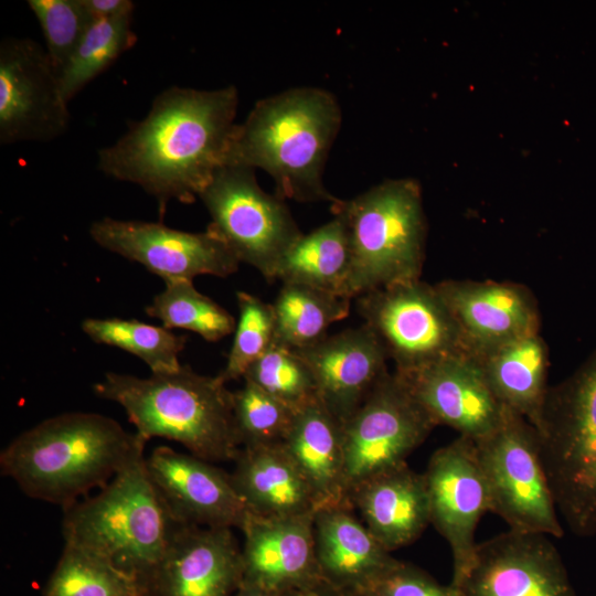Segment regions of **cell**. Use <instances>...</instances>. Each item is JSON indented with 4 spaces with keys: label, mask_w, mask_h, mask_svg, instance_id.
Segmentation results:
<instances>
[{
    "label": "cell",
    "mask_w": 596,
    "mask_h": 596,
    "mask_svg": "<svg viewBox=\"0 0 596 596\" xmlns=\"http://www.w3.org/2000/svg\"><path fill=\"white\" fill-rule=\"evenodd\" d=\"M164 285L166 288L145 309L164 328L190 330L209 342H216L235 330L233 316L198 291L192 280H170Z\"/></svg>",
    "instance_id": "cell-31"
},
{
    "label": "cell",
    "mask_w": 596,
    "mask_h": 596,
    "mask_svg": "<svg viewBox=\"0 0 596 596\" xmlns=\"http://www.w3.org/2000/svg\"><path fill=\"white\" fill-rule=\"evenodd\" d=\"M299 592V590H298ZM295 593H278L255 587H240L233 596H294Z\"/></svg>",
    "instance_id": "cell-40"
},
{
    "label": "cell",
    "mask_w": 596,
    "mask_h": 596,
    "mask_svg": "<svg viewBox=\"0 0 596 596\" xmlns=\"http://www.w3.org/2000/svg\"><path fill=\"white\" fill-rule=\"evenodd\" d=\"M241 582V547L231 528L179 524L142 586L145 596H233Z\"/></svg>",
    "instance_id": "cell-16"
},
{
    "label": "cell",
    "mask_w": 596,
    "mask_h": 596,
    "mask_svg": "<svg viewBox=\"0 0 596 596\" xmlns=\"http://www.w3.org/2000/svg\"><path fill=\"white\" fill-rule=\"evenodd\" d=\"M312 518L248 513L241 529L244 544L240 587L295 593L322 579L315 555Z\"/></svg>",
    "instance_id": "cell-20"
},
{
    "label": "cell",
    "mask_w": 596,
    "mask_h": 596,
    "mask_svg": "<svg viewBox=\"0 0 596 596\" xmlns=\"http://www.w3.org/2000/svg\"><path fill=\"white\" fill-rule=\"evenodd\" d=\"M207 225L237 257L274 281L276 269L302 235L284 199L265 192L255 169L240 164L219 168L199 194Z\"/></svg>",
    "instance_id": "cell-9"
},
{
    "label": "cell",
    "mask_w": 596,
    "mask_h": 596,
    "mask_svg": "<svg viewBox=\"0 0 596 596\" xmlns=\"http://www.w3.org/2000/svg\"><path fill=\"white\" fill-rule=\"evenodd\" d=\"M89 234L102 247L137 262L163 281L193 280L199 275L227 277L240 260L212 230L191 233L162 223L104 217Z\"/></svg>",
    "instance_id": "cell-14"
},
{
    "label": "cell",
    "mask_w": 596,
    "mask_h": 596,
    "mask_svg": "<svg viewBox=\"0 0 596 596\" xmlns=\"http://www.w3.org/2000/svg\"><path fill=\"white\" fill-rule=\"evenodd\" d=\"M341 121L337 98L323 88L295 87L272 95L235 125L225 164L263 169L284 200L334 204L339 200L326 189L322 175Z\"/></svg>",
    "instance_id": "cell-3"
},
{
    "label": "cell",
    "mask_w": 596,
    "mask_h": 596,
    "mask_svg": "<svg viewBox=\"0 0 596 596\" xmlns=\"http://www.w3.org/2000/svg\"><path fill=\"white\" fill-rule=\"evenodd\" d=\"M309 365L319 401L343 424L389 372V354L366 324L296 350Z\"/></svg>",
    "instance_id": "cell-21"
},
{
    "label": "cell",
    "mask_w": 596,
    "mask_h": 596,
    "mask_svg": "<svg viewBox=\"0 0 596 596\" xmlns=\"http://www.w3.org/2000/svg\"><path fill=\"white\" fill-rule=\"evenodd\" d=\"M473 358L500 404L538 430L550 389L549 350L540 333L520 337Z\"/></svg>",
    "instance_id": "cell-26"
},
{
    "label": "cell",
    "mask_w": 596,
    "mask_h": 596,
    "mask_svg": "<svg viewBox=\"0 0 596 596\" xmlns=\"http://www.w3.org/2000/svg\"><path fill=\"white\" fill-rule=\"evenodd\" d=\"M490 512L510 530L562 538L563 525L543 467L536 429L504 407L499 425L475 441Z\"/></svg>",
    "instance_id": "cell-8"
},
{
    "label": "cell",
    "mask_w": 596,
    "mask_h": 596,
    "mask_svg": "<svg viewBox=\"0 0 596 596\" xmlns=\"http://www.w3.org/2000/svg\"><path fill=\"white\" fill-rule=\"evenodd\" d=\"M63 512L65 544L105 560L141 584L181 524L149 476L145 449L136 453L97 493Z\"/></svg>",
    "instance_id": "cell-5"
},
{
    "label": "cell",
    "mask_w": 596,
    "mask_h": 596,
    "mask_svg": "<svg viewBox=\"0 0 596 596\" xmlns=\"http://www.w3.org/2000/svg\"><path fill=\"white\" fill-rule=\"evenodd\" d=\"M467 596H575L550 536L509 530L478 543Z\"/></svg>",
    "instance_id": "cell-15"
},
{
    "label": "cell",
    "mask_w": 596,
    "mask_h": 596,
    "mask_svg": "<svg viewBox=\"0 0 596 596\" xmlns=\"http://www.w3.org/2000/svg\"><path fill=\"white\" fill-rule=\"evenodd\" d=\"M234 461L231 479L251 514L299 518L316 512L313 494L281 444L241 448Z\"/></svg>",
    "instance_id": "cell-25"
},
{
    "label": "cell",
    "mask_w": 596,
    "mask_h": 596,
    "mask_svg": "<svg viewBox=\"0 0 596 596\" xmlns=\"http://www.w3.org/2000/svg\"><path fill=\"white\" fill-rule=\"evenodd\" d=\"M436 427L394 372H387L342 424L348 496L361 482L406 464Z\"/></svg>",
    "instance_id": "cell-11"
},
{
    "label": "cell",
    "mask_w": 596,
    "mask_h": 596,
    "mask_svg": "<svg viewBox=\"0 0 596 596\" xmlns=\"http://www.w3.org/2000/svg\"><path fill=\"white\" fill-rule=\"evenodd\" d=\"M43 596H145L141 582L105 560L64 544Z\"/></svg>",
    "instance_id": "cell-29"
},
{
    "label": "cell",
    "mask_w": 596,
    "mask_h": 596,
    "mask_svg": "<svg viewBox=\"0 0 596 596\" xmlns=\"http://www.w3.org/2000/svg\"><path fill=\"white\" fill-rule=\"evenodd\" d=\"M423 476L430 523L451 550L450 584L461 588L475 561L478 523L490 511L489 490L475 441L458 436L440 447L432 455Z\"/></svg>",
    "instance_id": "cell-12"
},
{
    "label": "cell",
    "mask_w": 596,
    "mask_h": 596,
    "mask_svg": "<svg viewBox=\"0 0 596 596\" xmlns=\"http://www.w3.org/2000/svg\"><path fill=\"white\" fill-rule=\"evenodd\" d=\"M146 443L108 416L63 413L8 444L0 453V471L28 497L65 511L104 488Z\"/></svg>",
    "instance_id": "cell-2"
},
{
    "label": "cell",
    "mask_w": 596,
    "mask_h": 596,
    "mask_svg": "<svg viewBox=\"0 0 596 596\" xmlns=\"http://www.w3.org/2000/svg\"><path fill=\"white\" fill-rule=\"evenodd\" d=\"M82 329L94 342L117 347L142 360L152 373L173 372L181 368L179 354L187 336L138 320L88 318Z\"/></svg>",
    "instance_id": "cell-30"
},
{
    "label": "cell",
    "mask_w": 596,
    "mask_h": 596,
    "mask_svg": "<svg viewBox=\"0 0 596 596\" xmlns=\"http://www.w3.org/2000/svg\"><path fill=\"white\" fill-rule=\"evenodd\" d=\"M94 393L119 404L146 441L161 437L210 462L234 460L240 451L233 421V392L216 376L181 365L149 377L108 372Z\"/></svg>",
    "instance_id": "cell-4"
},
{
    "label": "cell",
    "mask_w": 596,
    "mask_h": 596,
    "mask_svg": "<svg viewBox=\"0 0 596 596\" xmlns=\"http://www.w3.org/2000/svg\"><path fill=\"white\" fill-rule=\"evenodd\" d=\"M249 381L294 412L318 398L312 372L300 354L274 342L246 371Z\"/></svg>",
    "instance_id": "cell-33"
},
{
    "label": "cell",
    "mask_w": 596,
    "mask_h": 596,
    "mask_svg": "<svg viewBox=\"0 0 596 596\" xmlns=\"http://www.w3.org/2000/svg\"><path fill=\"white\" fill-rule=\"evenodd\" d=\"M238 320L226 364L217 375L225 384L244 377L248 368L275 342L273 305L245 291L236 294Z\"/></svg>",
    "instance_id": "cell-35"
},
{
    "label": "cell",
    "mask_w": 596,
    "mask_h": 596,
    "mask_svg": "<svg viewBox=\"0 0 596 596\" xmlns=\"http://www.w3.org/2000/svg\"><path fill=\"white\" fill-rule=\"evenodd\" d=\"M281 445L307 481L317 510L352 507L345 486L342 424L319 398L295 412Z\"/></svg>",
    "instance_id": "cell-24"
},
{
    "label": "cell",
    "mask_w": 596,
    "mask_h": 596,
    "mask_svg": "<svg viewBox=\"0 0 596 596\" xmlns=\"http://www.w3.org/2000/svg\"><path fill=\"white\" fill-rule=\"evenodd\" d=\"M294 596H352L344 593L323 579L318 581L313 585L297 592Z\"/></svg>",
    "instance_id": "cell-39"
},
{
    "label": "cell",
    "mask_w": 596,
    "mask_h": 596,
    "mask_svg": "<svg viewBox=\"0 0 596 596\" xmlns=\"http://www.w3.org/2000/svg\"><path fill=\"white\" fill-rule=\"evenodd\" d=\"M46 43V53L58 78L87 30L95 21L83 0H29Z\"/></svg>",
    "instance_id": "cell-36"
},
{
    "label": "cell",
    "mask_w": 596,
    "mask_h": 596,
    "mask_svg": "<svg viewBox=\"0 0 596 596\" xmlns=\"http://www.w3.org/2000/svg\"><path fill=\"white\" fill-rule=\"evenodd\" d=\"M350 501L368 530L390 552L414 542L430 523L424 476L407 462L361 482L352 490Z\"/></svg>",
    "instance_id": "cell-23"
},
{
    "label": "cell",
    "mask_w": 596,
    "mask_h": 596,
    "mask_svg": "<svg viewBox=\"0 0 596 596\" xmlns=\"http://www.w3.org/2000/svg\"><path fill=\"white\" fill-rule=\"evenodd\" d=\"M356 298L358 312L395 362V372L406 373L449 355L469 354L435 286L409 280Z\"/></svg>",
    "instance_id": "cell-10"
},
{
    "label": "cell",
    "mask_w": 596,
    "mask_h": 596,
    "mask_svg": "<svg viewBox=\"0 0 596 596\" xmlns=\"http://www.w3.org/2000/svg\"><path fill=\"white\" fill-rule=\"evenodd\" d=\"M131 20L132 13H127L92 23L60 77L67 103L136 43Z\"/></svg>",
    "instance_id": "cell-32"
},
{
    "label": "cell",
    "mask_w": 596,
    "mask_h": 596,
    "mask_svg": "<svg viewBox=\"0 0 596 596\" xmlns=\"http://www.w3.org/2000/svg\"><path fill=\"white\" fill-rule=\"evenodd\" d=\"M237 104L232 85L170 87L142 120L99 151L98 167L113 179L141 187L157 200L161 215L170 200L192 203L225 164Z\"/></svg>",
    "instance_id": "cell-1"
},
{
    "label": "cell",
    "mask_w": 596,
    "mask_h": 596,
    "mask_svg": "<svg viewBox=\"0 0 596 596\" xmlns=\"http://www.w3.org/2000/svg\"><path fill=\"white\" fill-rule=\"evenodd\" d=\"M342 215L351 248L347 296L351 299L421 277L426 222L419 184L386 180L358 196L332 204Z\"/></svg>",
    "instance_id": "cell-6"
},
{
    "label": "cell",
    "mask_w": 596,
    "mask_h": 596,
    "mask_svg": "<svg viewBox=\"0 0 596 596\" xmlns=\"http://www.w3.org/2000/svg\"><path fill=\"white\" fill-rule=\"evenodd\" d=\"M95 20L132 13L135 4L130 0H83Z\"/></svg>",
    "instance_id": "cell-38"
},
{
    "label": "cell",
    "mask_w": 596,
    "mask_h": 596,
    "mask_svg": "<svg viewBox=\"0 0 596 596\" xmlns=\"http://www.w3.org/2000/svg\"><path fill=\"white\" fill-rule=\"evenodd\" d=\"M60 78L46 50L31 39L0 44V142L50 141L70 125Z\"/></svg>",
    "instance_id": "cell-13"
},
{
    "label": "cell",
    "mask_w": 596,
    "mask_h": 596,
    "mask_svg": "<svg viewBox=\"0 0 596 596\" xmlns=\"http://www.w3.org/2000/svg\"><path fill=\"white\" fill-rule=\"evenodd\" d=\"M353 510L344 505L320 508L312 518L319 575L350 595L362 592L398 563Z\"/></svg>",
    "instance_id": "cell-22"
},
{
    "label": "cell",
    "mask_w": 596,
    "mask_h": 596,
    "mask_svg": "<svg viewBox=\"0 0 596 596\" xmlns=\"http://www.w3.org/2000/svg\"><path fill=\"white\" fill-rule=\"evenodd\" d=\"M352 596H467L462 588L441 585L415 565L401 562Z\"/></svg>",
    "instance_id": "cell-37"
},
{
    "label": "cell",
    "mask_w": 596,
    "mask_h": 596,
    "mask_svg": "<svg viewBox=\"0 0 596 596\" xmlns=\"http://www.w3.org/2000/svg\"><path fill=\"white\" fill-rule=\"evenodd\" d=\"M435 425L477 441L500 423L504 406L489 387L479 362L454 354L406 373L396 372Z\"/></svg>",
    "instance_id": "cell-17"
},
{
    "label": "cell",
    "mask_w": 596,
    "mask_h": 596,
    "mask_svg": "<svg viewBox=\"0 0 596 596\" xmlns=\"http://www.w3.org/2000/svg\"><path fill=\"white\" fill-rule=\"evenodd\" d=\"M434 286L472 356L540 330L538 302L520 284L444 280Z\"/></svg>",
    "instance_id": "cell-19"
},
{
    "label": "cell",
    "mask_w": 596,
    "mask_h": 596,
    "mask_svg": "<svg viewBox=\"0 0 596 596\" xmlns=\"http://www.w3.org/2000/svg\"><path fill=\"white\" fill-rule=\"evenodd\" d=\"M558 513L579 538L596 534V350L549 389L536 430Z\"/></svg>",
    "instance_id": "cell-7"
},
{
    "label": "cell",
    "mask_w": 596,
    "mask_h": 596,
    "mask_svg": "<svg viewBox=\"0 0 596 596\" xmlns=\"http://www.w3.org/2000/svg\"><path fill=\"white\" fill-rule=\"evenodd\" d=\"M295 412L254 383L233 392L234 430L240 448L283 444Z\"/></svg>",
    "instance_id": "cell-34"
},
{
    "label": "cell",
    "mask_w": 596,
    "mask_h": 596,
    "mask_svg": "<svg viewBox=\"0 0 596 596\" xmlns=\"http://www.w3.org/2000/svg\"><path fill=\"white\" fill-rule=\"evenodd\" d=\"M351 248L345 222L339 213L326 224L302 234L276 269L283 284H300L347 297ZM350 299V298H349Z\"/></svg>",
    "instance_id": "cell-27"
},
{
    "label": "cell",
    "mask_w": 596,
    "mask_h": 596,
    "mask_svg": "<svg viewBox=\"0 0 596 596\" xmlns=\"http://www.w3.org/2000/svg\"><path fill=\"white\" fill-rule=\"evenodd\" d=\"M149 476L181 524L242 529L248 511L231 475L191 454L158 446L146 457Z\"/></svg>",
    "instance_id": "cell-18"
},
{
    "label": "cell",
    "mask_w": 596,
    "mask_h": 596,
    "mask_svg": "<svg viewBox=\"0 0 596 596\" xmlns=\"http://www.w3.org/2000/svg\"><path fill=\"white\" fill-rule=\"evenodd\" d=\"M273 308L275 341L299 350L323 339L332 323L344 319L350 299L306 285L283 284Z\"/></svg>",
    "instance_id": "cell-28"
}]
</instances>
